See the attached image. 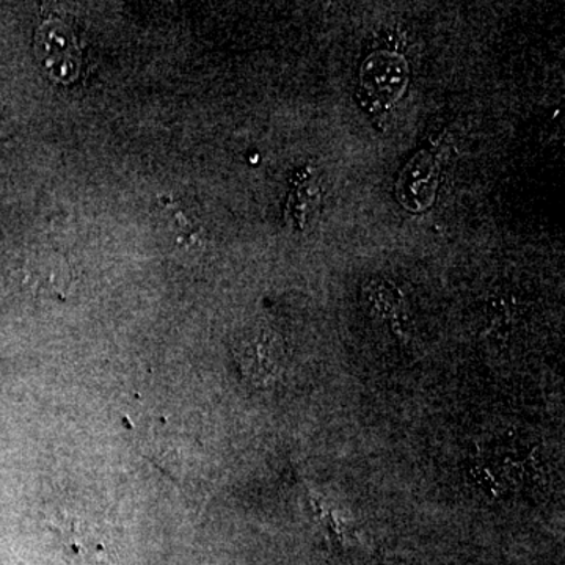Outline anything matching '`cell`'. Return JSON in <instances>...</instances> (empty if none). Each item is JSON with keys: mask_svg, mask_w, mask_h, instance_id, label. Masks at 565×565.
Returning <instances> with one entry per match:
<instances>
[{"mask_svg": "<svg viewBox=\"0 0 565 565\" xmlns=\"http://www.w3.org/2000/svg\"><path fill=\"white\" fill-rule=\"evenodd\" d=\"M408 79L411 66L404 55L393 51H375L360 70L356 99L370 114H382L401 102Z\"/></svg>", "mask_w": 565, "mask_h": 565, "instance_id": "6da1fadb", "label": "cell"}, {"mask_svg": "<svg viewBox=\"0 0 565 565\" xmlns=\"http://www.w3.org/2000/svg\"><path fill=\"white\" fill-rule=\"evenodd\" d=\"M36 61L57 84H73L79 77L82 55L76 35L63 22L41 24L35 35Z\"/></svg>", "mask_w": 565, "mask_h": 565, "instance_id": "7a4b0ae2", "label": "cell"}, {"mask_svg": "<svg viewBox=\"0 0 565 565\" xmlns=\"http://www.w3.org/2000/svg\"><path fill=\"white\" fill-rule=\"evenodd\" d=\"M159 230L166 244L173 250L192 252L204 247L202 225L180 204L167 203L161 207Z\"/></svg>", "mask_w": 565, "mask_h": 565, "instance_id": "277c9868", "label": "cell"}, {"mask_svg": "<svg viewBox=\"0 0 565 565\" xmlns=\"http://www.w3.org/2000/svg\"><path fill=\"white\" fill-rule=\"evenodd\" d=\"M438 185H440V162L433 151L419 150L411 161L405 163L394 192L405 210L422 214L433 207Z\"/></svg>", "mask_w": 565, "mask_h": 565, "instance_id": "3957f363", "label": "cell"}, {"mask_svg": "<svg viewBox=\"0 0 565 565\" xmlns=\"http://www.w3.org/2000/svg\"><path fill=\"white\" fill-rule=\"evenodd\" d=\"M243 356L245 360H248V367H255V370L262 371H273L275 367L280 364L278 360H280L281 351L280 348H277V344L274 343L273 338L269 337L266 332L256 334L253 340L244 343V352Z\"/></svg>", "mask_w": 565, "mask_h": 565, "instance_id": "5b68a950", "label": "cell"}]
</instances>
